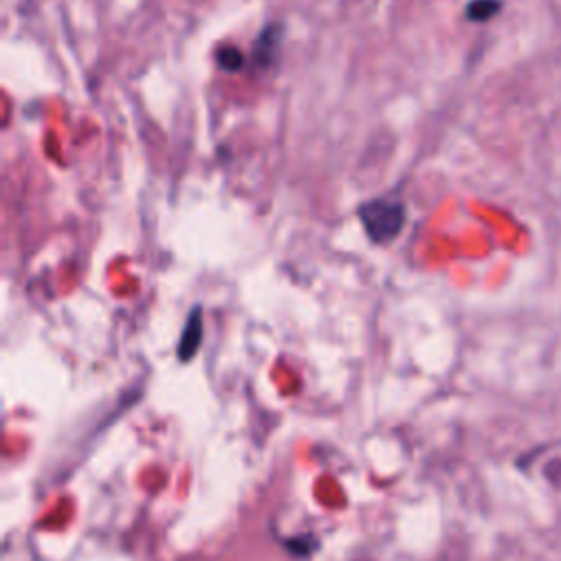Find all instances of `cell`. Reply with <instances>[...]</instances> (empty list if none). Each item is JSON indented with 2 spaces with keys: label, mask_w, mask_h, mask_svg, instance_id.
I'll list each match as a JSON object with an SVG mask.
<instances>
[{
  "label": "cell",
  "mask_w": 561,
  "mask_h": 561,
  "mask_svg": "<svg viewBox=\"0 0 561 561\" xmlns=\"http://www.w3.org/2000/svg\"><path fill=\"white\" fill-rule=\"evenodd\" d=\"M359 221L373 243H388L392 241L405 221V208L401 202H392L386 197H377L364 202L357 210Z\"/></svg>",
  "instance_id": "obj_1"
},
{
  "label": "cell",
  "mask_w": 561,
  "mask_h": 561,
  "mask_svg": "<svg viewBox=\"0 0 561 561\" xmlns=\"http://www.w3.org/2000/svg\"><path fill=\"white\" fill-rule=\"evenodd\" d=\"M278 42H280V28L278 24H270L265 31H261L256 46H254V59L259 66H270L272 59L278 53Z\"/></svg>",
  "instance_id": "obj_3"
},
{
  "label": "cell",
  "mask_w": 561,
  "mask_h": 561,
  "mask_svg": "<svg viewBox=\"0 0 561 561\" xmlns=\"http://www.w3.org/2000/svg\"><path fill=\"white\" fill-rule=\"evenodd\" d=\"M502 11L500 0H471L465 9V15L469 22H489Z\"/></svg>",
  "instance_id": "obj_4"
},
{
  "label": "cell",
  "mask_w": 561,
  "mask_h": 561,
  "mask_svg": "<svg viewBox=\"0 0 561 561\" xmlns=\"http://www.w3.org/2000/svg\"><path fill=\"white\" fill-rule=\"evenodd\" d=\"M287 548L294 552V554H309L311 552V548H313V539H309V537H300V539H296V541H287Z\"/></svg>",
  "instance_id": "obj_6"
},
{
  "label": "cell",
  "mask_w": 561,
  "mask_h": 561,
  "mask_svg": "<svg viewBox=\"0 0 561 561\" xmlns=\"http://www.w3.org/2000/svg\"><path fill=\"white\" fill-rule=\"evenodd\" d=\"M199 342H202V309L195 307L186 318V324L178 344V357L182 362H188L197 353Z\"/></svg>",
  "instance_id": "obj_2"
},
{
  "label": "cell",
  "mask_w": 561,
  "mask_h": 561,
  "mask_svg": "<svg viewBox=\"0 0 561 561\" xmlns=\"http://www.w3.org/2000/svg\"><path fill=\"white\" fill-rule=\"evenodd\" d=\"M243 53L239 50V48H234V46H226V48H219V53H217V64H219V68L221 70H230V72H234V70H239L241 66H243Z\"/></svg>",
  "instance_id": "obj_5"
}]
</instances>
